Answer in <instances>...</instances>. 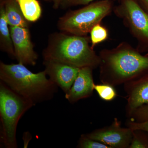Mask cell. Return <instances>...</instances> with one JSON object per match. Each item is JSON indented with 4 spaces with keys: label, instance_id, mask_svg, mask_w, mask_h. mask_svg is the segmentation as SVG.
<instances>
[{
    "label": "cell",
    "instance_id": "cell-3",
    "mask_svg": "<svg viewBox=\"0 0 148 148\" xmlns=\"http://www.w3.org/2000/svg\"><path fill=\"white\" fill-rule=\"evenodd\" d=\"M47 76L45 71L34 73L22 64L0 62L1 81L35 106L51 100L57 92L58 86Z\"/></svg>",
    "mask_w": 148,
    "mask_h": 148
},
{
    "label": "cell",
    "instance_id": "cell-2",
    "mask_svg": "<svg viewBox=\"0 0 148 148\" xmlns=\"http://www.w3.org/2000/svg\"><path fill=\"white\" fill-rule=\"evenodd\" d=\"M87 36L70 34L63 32L51 33L43 50L44 60L55 61L81 69H93L100 66L99 55L90 45Z\"/></svg>",
    "mask_w": 148,
    "mask_h": 148
},
{
    "label": "cell",
    "instance_id": "cell-1",
    "mask_svg": "<svg viewBox=\"0 0 148 148\" xmlns=\"http://www.w3.org/2000/svg\"><path fill=\"white\" fill-rule=\"evenodd\" d=\"M99 77L101 82L116 86L148 73V53L143 54L123 42L113 48L101 50Z\"/></svg>",
    "mask_w": 148,
    "mask_h": 148
},
{
    "label": "cell",
    "instance_id": "cell-16",
    "mask_svg": "<svg viewBox=\"0 0 148 148\" xmlns=\"http://www.w3.org/2000/svg\"><path fill=\"white\" fill-rule=\"evenodd\" d=\"M114 86L107 84H95L94 90L96 91L100 98L105 101H111L117 96L116 90Z\"/></svg>",
    "mask_w": 148,
    "mask_h": 148
},
{
    "label": "cell",
    "instance_id": "cell-13",
    "mask_svg": "<svg viewBox=\"0 0 148 148\" xmlns=\"http://www.w3.org/2000/svg\"><path fill=\"white\" fill-rule=\"evenodd\" d=\"M4 6L10 26L29 28L30 22L25 18L16 0H4Z\"/></svg>",
    "mask_w": 148,
    "mask_h": 148
},
{
    "label": "cell",
    "instance_id": "cell-12",
    "mask_svg": "<svg viewBox=\"0 0 148 148\" xmlns=\"http://www.w3.org/2000/svg\"><path fill=\"white\" fill-rule=\"evenodd\" d=\"M0 50L15 59L10 26L5 12L4 0H0Z\"/></svg>",
    "mask_w": 148,
    "mask_h": 148
},
{
    "label": "cell",
    "instance_id": "cell-10",
    "mask_svg": "<svg viewBox=\"0 0 148 148\" xmlns=\"http://www.w3.org/2000/svg\"><path fill=\"white\" fill-rule=\"evenodd\" d=\"M43 64L49 78L60 88L65 94L69 92L80 69L53 61L44 60Z\"/></svg>",
    "mask_w": 148,
    "mask_h": 148
},
{
    "label": "cell",
    "instance_id": "cell-4",
    "mask_svg": "<svg viewBox=\"0 0 148 148\" xmlns=\"http://www.w3.org/2000/svg\"><path fill=\"white\" fill-rule=\"evenodd\" d=\"M32 101L18 95L0 81L1 143L6 148L17 147L16 131L19 120L34 106Z\"/></svg>",
    "mask_w": 148,
    "mask_h": 148
},
{
    "label": "cell",
    "instance_id": "cell-19",
    "mask_svg": "<svg viewBox=\"0 0 148 148\" xmlns=\"http://www.w3.org/2000/svg\"><path fill=\"white\" fill-rule=\"evenodd\" d=\"M130 119L137 122H141L148 120V105H144L137 109L132 114Z\"/></svg>",
    "mask_w": 148,
    "mask_h": 148
},
{
    "label": "cell",
    "instance_id": "cell-20",
    "mask_svg": "<svg viewBox=\"0 0 148 148\" xmlns=\"http://www.w3.org/2000/svg\"><path fill=\"white\" fill-rule=\"evenodd\" d=\"M100 0H63L60 8L66 9L76 6L85 5Z\"/></svg>",
    "mask_w": 148,
    "mask_h": 148
},
{
    "label": "cell",
    "instance_id": "cell-7",
    "mask_svg": "<svg viewBox=\"0 0 148 148\" xmlns=\"http://www.w3.org/2000/svg\"><path fill=\"white\" fill-rule=\"evenodd\" d=\"M86 135L110 148H129L132 141V130L127 127H123L121 121L115 118L110 125L95 130Z\"/></svg>",
    "mask_w": 148,
    "mask_h": 148
},
{
    "label": "cell",
    "instance_id": "cell-24",
    "mask_svg": "<svg viewBox=\"0 0 148 148\" xmlns=\"http://www.w3.org/2000/svg\"><path fill=\"white\" fill-rule=\"evenodd\" d=\"M45 1H51V0H45Z\"/></svg>",
    "mask_w": 148,
    "mask_h": 148
},
{
    "label": "cell",
    "instance_id": "cell-18",
    "mask_svg": "<svg viewBox=\"0 0 148 148\" xmlns=\"http://www.w3.org/2000/svg\"><path fill=\"white\" fill-rule=\"evenodd\" d=\"M77 147L80 148H110L105 144L90 139L86 134L81 136Z\"/></svg>",
    "mask_w": 148,
    "mask_h": 148
},
{
    "label": "cell",
    "instance_id": "cell-23",
    "mask_svg": "<svg viewBox=\"0 0 148 148\" xmlns=\"http://www.w3.org/2000/svg\"><path fill=\"white\" fill-rule=\"evenodd\" d=\"M143 8L148 13V0H138Z\"/></svg>",
    "mask_w": 148,
    "mask_h": 148
},
{
    "label": "cell",
    "instance_id": "cell-9",
    "mask_svg": "<svg viewBox=\"0 0 148 148\" xmlns=\"http://www.w3.org/2000/svg\"><path fill=\"white\" fill-rule=\"evenodd\" d=\"M127 95L126 116L130 119L138 108L148 105V73L123 84Z\"/></svg>",
    "mask_w": 148,
    "mask_h": 148
},
{
    "label": "cell",
    "instance_id": "cell-14",
    "mask_svg": "<svg viewBox=\"0 0 148 148\" xmlns=\"http://www.w3.org/2000/svg\"><path fill=\"white\" fill-rule=\"evenodd\" d=\"M26 19L30 22L38 21L42 14V9L38 0H16Z\"/></svg>",
    "mask_w": 148,
    "mask_h": 148
},
{
    "label": "cell",
    "instance_id": "cell-21",
    "mask_svg": "<svg viewBox=\"0 0 148 148\" xmlns=\"http://www.w3.org/2000/svg\"><path fill=\"white\" fill-rule=\"evenodd\" d=\"M126 125L132 130H140L148 133V119L141 122L130 120L126 123Z\"/></svg>",
    "mask_w": 148,
    "mask_h": 148
},
{
    "label": "cell",
    "instance_id": "cell-5",
    "mask_svg": "<svg viewBox=\"0 0 148 148\" xmlns=\"http://www.w3.org/2000/svg\"><path fill=\"white\" fill-rule=\"evenodd\" d=\"M112 0H100L69 11L59 17L57 23L60 32L79 36H87L95 25L113 11Z\"/></svg>",
    "mask_w": 148,
    "mask_h": 148
},
{
    "label": "cell",
    "instance_id": "cell-6",
    "mask_svg": "<svg viewBox=\"0 0 148 148\" xmlns=\"http://www.w3.org/2000/svg\"><path fill=\"white\" fill-rule=\"evenodd\" d=\"M114 7L115 14L122 20L136 40V48L141 53L148 51V13L138 0H120Z\"/></svg>",
    "mask_w": 148,
    "mask_h": 148
},
{
    "label": "cell",
    "instance_id": "cell-17",
    "mask_svg": "<svg viewBox=\"0 0 148 148\" xmlns=\"http://www.w3.org/2000/svg\"><path fill=\"white\" fill-rule=\"evenodd\" d=\"M129 148H148V133L140 130H132V137Z\"/></svg>",
    "mask_w": 148,
    "mask_h": 148
},
{
    "label": "cell",
    "instance_id": "cell-22",
    "mask_svg": "<svg viewBox=\"0 0 148 148\" xmlns=\"http://www.w3.org/2000/svg\"><path fill=\"white\" fill-rule=\"evenodd\" d=\"M63 0H51L53 3V8L54 9H58L61 7V3Z\"/></svg>",
    "mask_w": 148,
    "mask_h": 148
},
{
    "label": "cell",
    "instance_id": "cell-8",
    "mask_svg": "<svg viewBox=\"0 0 148 148\" xmlns=\"http://www.w3.org/2000/svg\"><path fill=\"white\" fill-rule=\"evenodd\" d=\"M14 57L18 63L34 66L38 58L32 42L29 28L10 26Z\"/></svg>",
    "mask_w": 148,
    "mask_h": 148
},
{
    "label": "cell",
    "instance_id": "cell-15",
    "mask_svg": "<svg viewBox=\"0 0 148 148\" xmlns=\"http://www.w3.org/2000/svg\"><path fill=\"white\" fill-rule=\"evenodd\" d=\"M90 44L92 48L95 46L107 40L108 38V31L101 24L95 25L89 33Z\"/></svg>",
    "mask_w": 148,
    "mask_h": 148
},
{
    "label": "cell",
    "instance_id": "cell-11",
    "mask_svg": "<svg viewBox=\"0 0 148 148\" xmlns=\"http://www.w3.org/2000/svg\"><path fill=\"white\" fill-rule=\"evenodd\" d=\"M93 70L89 67L80 69L71 88L65 94V98L70 103L73 104L92 95L95 84L92 76Z\"/></svg>",
    "mask_w": 148,
    "mask_h": 148
}]
</instances>
